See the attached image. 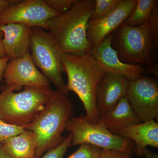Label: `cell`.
Wrapping results in <instances>:
<instances>
[{
	"mask_svg": "<svg viewBox=\"0 0 158 158\" xmlns=\"http://www.w3.org/2000/svg\"><path fill=\"white\" fill-rule=\"evenodd\" d=\"M94 3L95 0H75L67 12L47 23L48 33L62 54H90L87 32Z\"/></svg>",
	"mask_w": 158,
	"mask_h": 158,
	"instance_id": "1",
	"label": "cell"
},
{
	"mask_svg": "<svg viewBox=\"0 0 158 158\" xmlns=\"http://www.w3.org/2000/svg\"><path fill=\"white\" fill-rule=\"evenodd\" d=\"M62 61L68 77L67 91H73L81 101L88 121L97 124L99 116L96 106L97 89L106 72L90 54H63Z\"/></svg>",
	"mask_w": 158,
	"mask_h": 158,
	"instance_id": "2",
	"label": "cell"
},
{
	"mask_svg": "<svg viewBox=\"0 0 158 158\" xmlns=\"http://www.w3.org/2000/svg\"><path fill=\"white\" fill-rule=\"evenodd\" d=\"M158 6L143 25L131 26L125 23L113 33L111 46L119 59L131 65L152 66L153 52L158 44Z\"/></svg>",
	"mask_w": 158,
	"mask_h": 158,
	"instance_id": "3",
	"label": "cell"
},
{
	"mask_svg": "<svg viewBox=\"0 0 158 158\" xmlns=\"http://www.w3.org/2000/svg\"><path fill=\"white\" fill-rule=\"evenodd\" d=\"M72 102L60 90L53 94L34 121L26 130L33 131L36 136L35 157L40 158L47 152L56 147L65 139L62 136L67 121L73 113Z\"/></svg>",
	"mask_w": 158,
	"mask_h": 158,
	"instance_id": "4",
	"label": "cell"
},
{
	"mask_svg": "<svg viewBox=\"0 0 158 158\" xmlns=\"http://www.w3.org/2000/svg\"><path fill=\"white\" fill-rule=\"evenodd\" d=\"M14 86H6L0 93V118L9 124L27 126L34 121L53 94L50 87H25L15 92Z\"/></svg>",
	"mask_w": 158,
	"mask_h": 158,
	"instance_id": "5",
	"label": "cell"
},
{
	"mask_svg": "<svg viewBox=\"0 0 158 158\" xmlns=\"http://www.w3.org/2000/svg\"><path fill=\"white\" fill-rule=\"evenodd\" d=\"M29 50L35 66L57 90L67 96L69 92L62 76L64 72L62 61L63 54L48 32L40 28L32 27Z\"/></svg>",
	"mask_w": 158,
	"mask_h": 158,
	"instance_id": "6",
	"label": "cell"
},
{
	"mask_svg": "<svg viewBox=\"0 0 158 158\" xmlns=\"http://www.w3.org/2000/svg\"><path fill=\"white\" fill-rule=\"evenodd\" d=\"M65 130L73 136L71 146L89 144L103 149H112L132 153L135 143L132 140L110 133L101 122L92 124L84 115L72 116Z\"/></svg>",
	"mask_w": 158,
	"mask_h": 158,
	"instance_id": "7",
	"label": "cell"
},
{
	"mask_svg": "<svg viewBox=\"0 0 158 158\" xmlns=\"http://www.w3.org/2000/svg\"><path fill=\"white\" fill-rule=\"evenodd\" d=\"M59 15L44 0L20 1L9 6L0 15V25L21 24L47 30V22Z\"/></svg>",
	"mask_w": 158,
	"mask_h": 158,
	"instance_id": "8",
	"label": "cell"
},
{
	"mask_svg": "<svg viewBox=\"0 0 158 158\" xmlns=\"http://www.w3.org/2000/svg\"><path fill=\"white\" fill-rule=\"evenodd\" d=\"M125 97L141 123L158 119V86L155 81L141 76L130 81Z\"/></svg>",
	"mask_w": 158,
	"mask_h": 158,
	"instance_id": "9",
	"label": "cell"
},
{
	"mask_svg": "<svg viewBox=\"0 0 158 158\" xmlns=\"http://www.w3.org/2000/svg\"><path fill=\"white\" fill-rule=\"evenodd\" d=\"M3 78L6 86L16 90L22 86L42 88L50 87V82L34 65L30 52L25 56L9 60Z\"/></svg>",
	"mask_w": 158,
	"mask_h": 158,
	"instance_id": "10",
	"label": "cell"
},
{
	"mask_svg": "<svg viewBox=\"0 0 158 158\" xmlns=\"http://www.w3.org/2000/svg\"><path fill=\"white\" fill-rule=\"evenodd\" d=\"M137 1L121 0L118 6L106 16L89 21L87 34L91 50L125 22L135 9Z\"/></svg>",
	"mask_w": 158,
	"mask_h": 158,
	"instance_id": "11",
	"label": "cell"
},
{
	"mask_svg": "<svg viewBox=\"0 0 158 158\" xmlns=\"http://www.w3.org/2000/svg\"><path fill=\"white\" fill-rule=\"evenodd\" d=\"M113 33L99 44L91 49L90 54L106 72L123 76L129 81H134L144 73L142 65H131L122 62L116 51L111 46Z\"/></svg>",
	"mask_w": 158,
	"mask_h": 158,
	"instance_id": "12",
	"label": "cell"
},
{
	"mask_svg": "<svg viewBox=\"0 0 158 158\" xmlns=\"http://www.w3.org/2000/svg\"><path fill=\"white\" fill-rule=\"evenodd\" d=\"M130 81L126 77L106 72L96 92V106L99 118L113 109L126 94Z\"/></svg>",
	"mask_w": 158,
	"mask_h": 158,
	"instance_id": "13",
	"label": "cell"
},
{
	"mask_svg": "<svg viewBox=\"0 0 158 158\" xmlns=\"http://www.w3.org/2000/svg\"><path fill=\"white\" fill-rule=\"evenodd\" d=\"M32 28L21 24L0 25V31L4 35L3 47L9 59L19 58L30 52Z\"/></svg>",
	"mask_w": 158,
	"mask_h": 158,
	"instance_id": "14",
	"label": "cell"
},
{
	"mask_svg": "<svg viewBox=\"0 0 158 158\" xmlns=\"http://www.w3.org/2000/svg\"><path fill=\"white\" fill-rule=\"evenodd\" d=\"M118 136L132 140L135 143L134 152L141 157L147 146L158 148V123L152 119L133 125L123 130Z\"/></svg>",
	"mask_w": 158,
	"mask_h": 158,
	"instance_id": "15",
	"label": "cell"
},
{
	"mask_svg": "<svg viewBox=\"0 0 158 158\" xmlns=\"http://www.w3.org/2000/svg\"><path fill=\"white\" fill-rule=\"evenodd\" d=\"M99 122L102 123L110 133L118 135L126 128L141 123L126 97L111 111L100 116Z\"/></svg>",
	"mask_w": 158,
	"mask_h": 158,
	"instance_id": "16",
	"label": "cell"
},
{
	"mask_svg": "<svg viewBox=\"0 0 158 158\" xmlns=\"http://www.w3.org/2000/svg\"><path fill=\"white\" fill-rule=\"evenodd\" d=\"M11 158H34L37 147L36 136L33 131L26 130L11 137L2 144Z\"/></svg>",
	"mask_w": 158,
	"mask_h": 158,
	"instance_id": "17",
	"label": "cell"
},
{
	"mask_svg": "<svg viewBox=\"0 0 158 158\" xmlns=\"http://www.w3.org/2000/svg\"><path fill=\"white\" fill-rule=\"evenodd\" d=\"M157 4L156 0H138L135 9L124 23L135 27L144 24L151 17Z\"/></svg>",
	"mask_w": 158,
	"mask_h": 158,
	"instance_id": "18",
	"label": "cell"
},
{
	"mask_svg": "<svg viewBox=\"0 0 158 158\" xmlns=\"http://www.w3.org/2000/svg\"><path fill=\"white\" fill-rule=\"evenodd\" d=\"M121 0H95L89 21H94L106 16L118 6Z\"/></svg>",
	"mask_w": 158,
	"mask_h": 158,
	"instance_id": "19",
	"label": "cell"
},
{
	"mask_svg": "<svg viewBox=\"0 0 158 158\" xmlns=\"http://www.w3.org/2000/svg\"><path fill=\"white\" fill-rule=\"evenodd\" d=\"M27 127L9 124L0 118V144H3L9 138L24 131Z\"/></svg>",
	"mask_w": 158,
	"mask_h": 158,
	"instance_id": "20",
	"label": "cell"
},
{
	"mask_svg": "<svg viewBox=\"0 0 158 158\" xmlns=\"http://www.w3.org/2000/svg\"><path fill=\"white\" fill-rule=\"evenodd\" d=\"M102 148L89 144H81L76 151L66 158H100Z\"/></svg>",
	"mask_w": 158,
	"mask_h": 158,
	"instance_id": "21",
	"label": "cell"
},
{
	"mask_svg": "<svg viewBox=\"0 0 158 158\" xmlns=\"http://www.w3.org/2000/svg\"><path fill=\"white\" fill-rule=\"evenodd\" d=\"M73 140V136L69 133L65 137L62 143L56 147L50 150L40 158H62L65 155L68 148L71 146ZM34 158H36V157Z\"/></svg>",
	"mask_w": 158,
	"mask_h": 158,
	"instance_id": "22",
	"label": "cell"
},
{
	"mask_svg": "<svg viewBox=\"0 0 158 158\" xmlns=\"http://www.w3.org/2000/svg\"><path fill=\"white\" fill-rule=\"evenodd\" d=\"M52 9L60 14L70 9L75 0H44Z\"/></svg>",
	"mask_w": 158,
	"mask_h": 158,
	"instance_id": "23",
	"label": "cell"
},
{
	"mask_svg": "<svg viewBox=\"0 0 158 158\" xmlns=\"http://www.w3.org/2000/svg\"><path fill=\"white\" fill-rule=\"evenodd\" d=\"M100 158H133L132 153L112 149H102Z\"/></svg>",
	"mask_w": 158,
	"mask_h": 158,
	"instance_id": "24",
	"label": "cell"
},
{
	"mask_svg": "<svg viewBox=\"0 0 158 158\" xmlns=\"http://www.w3.org/2000/svg\"><path fill=\"white\" fill-rule=\"evenodd\" d=\"M19 0H0V15L9 6L19 2Z\"/></svg>",
	"mask_w": 158,
	"mask_h": 158,
	"instance_id": "25",
	"label": "cell"
},
{
	"mask_svg": "<svg viewBox=\"0 0 158 158\" xmlns=\"http://www.w3.org/2000/svg\"><path fill=\"white\" fill-rule=\"evenodd\" d=\"M9 60L10 59L6 56L0 58V81L2 80L5 69Z\"/></svg>",
	"mask_w": 158,
	"mask_h": 158,
	"instance_id": "26",
	"label": "cell"
},
{
	"mask_svg": "<svg viewBox=\"0 0 158 158\" xmlns=\"http://www.w3.org/2000/svg\"><path fill=\"white\" fill-rule=\"evenodd\" d=\"M144 156L147 158H158L157 154L152 152L147 148L144 150Z\"/></svg>",
	"mask_w": 158,
	"mask_h": 158,
	"instance_id": "27",
	"label": "cell"
},
{
	"mask_svg": "<svg viewBox=\"0 0 158 158\" xmlns=\"http://www.w3.org/2000/svg\"><path fill=\"white\" fill-rule=\"evenodd\" d=\"M3 34L0 31V58L6 56L2 43Z\"/></svg>",
	"mask_w": 158,
	"mask_h": 158,
	"instance_id": "28",
	"label": "cell"
},
{
	"mask_svg": "<svg viewBox=\"0 0 158 158\" xmlns=\"http://www.w3.org/2000/svg\"><path fill=\"white\" fill-rule=\"evenodd\" d=\"M0 158H11L5 151L1 144H0Z\"/></svg>",
	"mask_w": 158,
	"mask_h": 158,
	"instance_id": "29",
	"label": "cell"
}]
</instances>
